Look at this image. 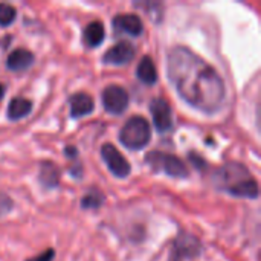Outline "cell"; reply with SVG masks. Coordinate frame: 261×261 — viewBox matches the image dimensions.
Wrapping results in <instances>:
<instances>
[{
    "label": "cell",
    "instance_id": "18",
    "mask_svg": "<svg viewBox=\"0 0 261 261\" xmlns=\"http://www.w3.org/2000/svg\"><path fill=\"white\" fill-rule=\"evenodd\" d=\"M17 17V11L14 6L8 3H0V26H9Z\"/></svg>",
    "mask_w": 261,
    "mask_h": 261
},
{
    "label": "cell",
    "instance_id": "2",
    "mask_svg": "<svg viewBox=\"0 0 261 261\" xmlns=\"http://www.w3.org/2000/svg\"><path fill=\"white\" fill-rule=\"evenodd\" d=\"M213 184L217 190L240 199H257L260 193L255 177L239 162H228L219 167L213 174Z\"/></svg>",
    "mask_w": 261,
    "mask_h": 261
},
{
    "label": "cell",
    "instance_id": "12",
    "mask_svg": "<svg viewBox=\"0 0 261 261\" xmlns=\"http://www.w3.org/2000/svg\"><path fill=\"white\" fill-rule=\"evenodd\" d=\"M34 54L24 47L12 50L6 58V67L12 72H23L34 64Z\"/></svg>",
    "mask_w": 261,
    "mask_h": 261
},
{
    "label": "cell",
    "instance_id": "7",
    "mask_svg": "<svg viewBox=\"0 0 261 261\" xmlns=\"http://www.w3.org/2000/svg\"><path fill=\"white\" fill-rule=\"evenodd\" d=\"M101 158L106 162L107 168L110 170V173L118 177V179H125L127 176H130L132 167L130 164L125 161V158L121 154V151L112 145V144H104L101 147Z\"/></svg>",
    "mask_w": 261,
    "mask_h": 261
},
{
    "label": "cell",
    "instance_id": "16",
    "mask_svg": "<svg viewBox=\"0 0 261 261\" xmlns=\"http://www.w3.org/2000/svg\"><path fill=\"white\" fill-rule=\"evenodd\" d=\"M32 110V102L26 98H12L9 106H8V119L11 121H18L26 118Z\"/></svg>",
    "mask_w": 261,
    "mask_h": 261
},
{
    "label": "cell",
    "instance_id": "10",
    "mask_svg": "<svg viewBox=\"0 0 261 261\" xmlns=\"http://www.w3.org/2000/svg\"><path fill=\"white\" fill-rule=\"evenodd\" d=\"M113 29L132 37H139L144 32V24L136 14H121L113 18Z\"/></svg>",
    "mask_w": 261,
    "mask_h": 261
},
{
    "label": "cell",
    "instance_id": "20",
    "mask_svg": "<svg viewBox=\"0 0 261 261\" xmlns=\"http://www.w3.org/2000/svg\"><path fill=\"white\" fill-rule=\"evenodd\" d=\"M54 258H55V251L49 248V249H46L44 252L35 255L34 258H28L26 261H54Z\"/></svg>",
    "mask_w": 261,
    "mask_h": 261
},
{
    "label": "cell",
    "instance_id": "14",
    "mask_svg": "<svg viewBox=\"0 0 261 261\" xmlns=\"http://www.w3.org/2000/svg\"><path fill=\"white\" fill-rule=\"evenodd\" d=\"M136 76L141 83L147 84V86H153L158 81V69L154 61L150 57H142V60L139 61L138 67H136Z\"/></svg>",
    "mask_w": 261,
    "mask_h": 261
},
{
    "label": "cell",
    "instance_id": "3",
    "mask_svg": "<svg viewBox=\"0 0 261 261\" xmlns=\"http://www.w3.org/2000/svg\"><path fill=\"white\" fill-rule=\"evenodd\" d=\"M151 139L150 122L144 116H132L119 132V142L128 150H142Z\"/></svg>",
    "mask_w": 261,
    "mask_h": 261
},
{
    "label": "cell",
    "instance_id": "6",
    "mask_svg": "<svg viewBox=\"0 0 261 261\" xmlns=\"http://www.w3.org/2000/svg\"><path fill=\"white\" fill-rule=\"evenodd\" d=\"M102 106L110 115H122L128 107V93L124 87L112 84L102 90Z\"/></svg>",
    "mask_w": 261,
    "mask_h": 261
},
{
    "label": "cell",
    "instance_id": "5",
    "mask_svg": "<svg viewBox=\"0 0 261 261\" xmlns=\"http://www.w3.org/2000/svg\"><path fill=\"white\" fill-rule=\"evenodd\" d=\"M202 251L200 240L187 232H180L174 240L173 251H171V261H184L196 258Z\"/></svg>",
    "mask_w": 261,
    "mask_h": 261
},
{
    "label": "cell",
    "instance_id": "4",
    "mask_svg": "<svg viewBox=\"0 0 261 261\" xmlns=\"http://www.w3.org/2000/svg\"><path fill=\"white\" fill-rule=\"evenodd\" d=\"M145 164L154 173H164L176 179H185L190 174L188 167L182 159H179L174 154L164 153V151H150L145 156Z\"/></svg>",
    "mask_w": 261,
    "mask_h": 261
},
{
    "label": "cell",
    "instance_id": "9",
    "mask_svg": "<svg viewBox=\"0 0 261 261\" xmlns=\"http://www.w3.org/2000/svg\"><path fill=\"white\" fill-rule=\"evenodd\" d=\"M135 55H136V50L132 43L119 41L102 55V63L112 64V66H124L130 63L135 58Z\"/></svg>",
    "mask_w": 261,
    "mask_h": 261
},
{
    "label": "cell",
    "instance_id": "17",
    "mask_svg": "<svg viewBox=\"0 0 261 261\" xmlns=\"http://www.w3.org/2000/svg\"><path fill=\"white\" fill-rule=\"evenodd\" d=\"M102 203H104V194L98 190L89 191L81 199V208L83 210H98Z\"/></svg>",
    "mask_w": 261,
    "mask_h": 261
},
{
    "label": "cell",
    "instance_id": "11",
    "mask_svg": "<svg viewBox=\"0 0 261 261\" xmlns=\"http://www.w3.org/2000/svg\"><path fill=\"white\" fill-rule=\"evenodd\" d=\"M69 106H70V116L73 119H78V118H84L93 112L95 101L89 93L78 92L69 98Z\"/></svg>",
    "mask_w": 261,
    "mask_h": 261
},
{
    "label": "cell",
    "instance_id": "13",
    "mask_svg": "<svg viewBox=\"0 0 261 261\" xmlns=\"http://www.w3.org/2000/svg\"><path fill=\"white\" fill-rule=\"evenodd\" d=\"M38 180L44 190L58 188V185H60V168L50 161H43L38 167Z\"/></svg>",
    "mask_w": 261,
    "mask_h": 261
},
{
    "label": "cell",
    "instance_id": "1",
    "mask_svg": "<svg viewBox=\"0 0 261 261\" xmlns=\"http://www.w3.org/2000/svg\"><path fill=\"white\" fill-rule=\"evenodd\" d=\"M167 75L177 95L193 109L214 115L226 102V86L220 73L187 46H176L167 57Z\"/></svg>",
    "mask_w": 261,
    "mask_h": 261
},
{
    "label": "cell",
    "instance_id": "8",
    "mask_svg": "<svg viewBox=\"0 0 261 261\" xmlns=\"http://www.w3.org/2000/svg\"><path fill=\"white\" fill-rule=\"evenodd\" d=\"M150 113L153 124L159 133H167L173 128V113L165 98H154L150 102Z\"/></svg>",
    "mask_w": 261,
    "mask_h": 261
},
{
    "label": "cell",
    "instance_id": "22",
    "mask_svg": "<svg viewBox=\"0 0 261 261\" xmlns=\"http://www.w3.org/2000/svg\"><path fill=\"white\" fill-rule=\"evenodd\" d=\"M5 92H6V87L0 84V99L3 98V95H5Z\"/></svg>",
    "mask_w": 261,
    "mask_h": 261
},
{
    "label": "cell",
    "instance_id": "21",
    "mask_svg": "<svg viewBox=\"0 0 261 261\" xmlns=\"http://www.w3.org/2000/svg\"><path fill=\"white\" fill-rule=\"evenodd\" d=\"M190 161H191L193 165H194L196 168H199L200 171H202L203 168H206V162L203 161V158H202V156H197L196 153H190Z\"/></svg>",
    "mask_w": 261,
    "mask_h": 261
},
{
    "label": "cell",
    "instance_id": "15",
    "mask_svg": "<svg viewBox=\"0 0 261 261\" xmlns=\"http://www.w3.org/2000/svg\"><path fill=\"white\" fill-rule=\"evenodd\" d=\"M104 35H106L104 24L101 21H98V20L90 21L84 29V43L90 49H95L104 41Z\"/></svg>",
    "mask_w": 261,
    "mask_h": 261
},
{
    "label": "cell",
    "instance_id": "19",
    "mask_svg": "<svg viewBox=\"0 0 261 261\" xmlns=\"http://www.w3.org/2000/svg\"><path fill=\"white\" fill-rule=\"evenodd\" d=\"M12 208H14V202H12V199H11L8 194L0 193V217H3V216L9 214V213L12 211Z\"/></svg>",
    "mask_w": 261,
    "mask_h": 261
}]
</instances>
